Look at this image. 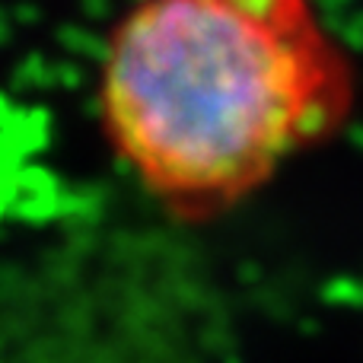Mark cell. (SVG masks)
Listing matches in <instances>:
<instances>
[{"label": "cell", "instance_id": "1", "mask_svg": "<svg viewBox=\"0 0 363 363\" xmlns=\"http://www.w3.org/2000/svg\"><path fill=\"white\" fill-rule=\"evenodd\" d=\"M354 93L322 0H131L102 45L96 118L144 194L201 220L338 134Z\"/></svg>", "mask_w": 363, "mask_h": 363}]
</instances>
